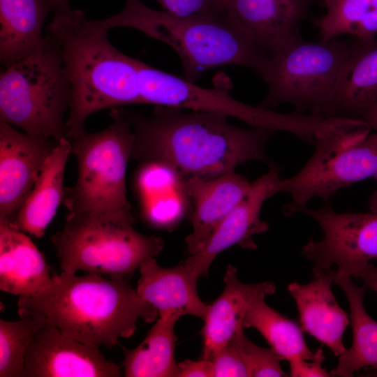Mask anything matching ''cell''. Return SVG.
<instances>
[{"label": "cell", "instance_id": "cell-36", "mask_svg": "<svg viewBox=\"0 0 377 377\" xmlns=\"http://www.w3.org/2000/svg\"><path fill=\"white\" fill-rule=\"evenodd\" d=\"M50 3L52 10H64L71 8L69 0H47Z\"/></svg>", "mask_w": 377, "mask_h": 377}, {"label": "cell", "instance_id": "cell-23", "mask_svg": "<svg viewBox=\"0 0 377 377\" xmlns=\"http://www.w3.org/2000/svg\"><path fill=\"white\" fill-rule=\"evenodd\" d=\"M72 145L67 138L60 140L47 158L38 177L16 219L13 228L41 237L62 204L64 176Z\"/></svg>", "mask_w": 377, "mask_h": 377}, {"label": "cell", "instance_id": "cell-10", "mask_svg": "<svg viewBox=\"0 0 377 377\" xmlns=\"http://www.w3.org/2000/svg\"><path fill=\"white\" fill-rule=\"evenodd\" d=\"M352 47V40L302 39L270 56L260 75L267 92L258 105L290 104L313 115L329 101Z\"/></svg>", "mask_w": 377, "mask_h": 377}, {"label": "cell", "instance_id": "cell-28", "mask_svg": "<svg viewBox=\"0 0 377 377\" xmlns=\"http://www.w3.org/2000/svg\"><path fill=\"white\" fill-rule=\"evenodd\" d=\"M326 13L316 21L320 40L343 35L360 39L377 34V0H320Z\"/></svg>", "mask_w": 377, "mask_h": 377}, {"label": "cell", "instance_id": "cell-32", "mask_svg": "<svg viewBox=\"0 0 377 377\" xmlns=\"http://www.w3.org/2000/svg\"><path fill=\"white\" fill-rule=\"evenodd\" d=\"M163 10L179 16L218 15L227 13L222 0H156Z\"/></svg>", "mask_w": 377, "mask_h": 377}, {"label": "cell", "instance_id": "cell-9", "mask_svg": "<svg viewBox=\"0 0 377 377\" xmlns=\"http://www.w3.org/2000/svg\"><path fill=\"white\" fill-rule=\"evenodd\" d=\"M141 104L213 112L237 118L252 127L284 131L313 144L325 128L323 118L294 111L283 114L242 103L232 98L228 86L205 88L177 75L138 62Z\"/></svg>", "mask_w": 377, "mask_h": 377}, {"label": "cell", "instance_id": "cell-34", "mask_svg": "<svg viewBox=\"0 0 377 377\" xmlns=\"http://www.w3.org/2000/svg\"><path fill=\"white\" fill-rule=\"evenodd\" d=\"M179 377H213V363L210 360H185L178 363Z\"/></svg>", "mask_w": 377, "mask_h": 377}, {"label": "cell", "instance_id": "cell-22", "mask_svg": "<svg viewBox=\"0 0 377 377\" xmlns=\"http://www.w3.org/2000/svg\"><path fill=\"white\" fill-rule=\"evenodd\" d=\"M44 255L27 233L0 219V288L13 295L34 296L52 282Z\"/></svg>", "mask_w": 377, "mask_h": 377}, {"label": "cell", "instance_id": "cell-35", "mask_svg": "<svg viewBox=\"0 0 377 377\" xmlns=\"http://www.w3.org/2000/svg\"><path fill=\"white\" fill-rule=\"evenodd\" d=\"M346 276H354L363 281L364 286L377 293V267L367 263L352 267Z\"/></svg>", "mask_w": 377, "mask_h": 377}, {"label": "cell", "instance_id": "cell-29", "mask_svg": "<svg viewBox=\"0 0 377 377\" xmlns=\"http://www.w3.org/2000/svg\"><path fill=\"white\" fill-rule=\"evenodd\" d=\"M17 321L0 319V377H21L28 348L36 332L45 326L40 320L20 317Z\"/></svg>", "mask_w": 377, "mask_h": 377}, {"label": "cell", "instance_id": "cell-18", "mask_svg": "<svg viewBox=\"0 0 377 377\" xmlns=\"http://www.w3.org/2000/svg\"><path fill=\"white\" fill-rule=\"evenodd\" d=\"M225 287L212 304L201 330L202 350L200 359L210 360L239 330L251 304L260 297L274 294L276 286L270 281L244 283L237 276V269L229 265L223 278Z\"/></svg>", "mask_w": 377, "mask_h": 377}, {"label": "cell", "instance_id": "cell-25", "mask_svg": "<svg viewBox=\"0 0 377 377\" xmlns=\"http://www.w3.org/2000/svg\"><path fill=\"white\" fill-rule=\"evenodd\" d=\"M327 272L346 296L353 329V343L339 356L337 366L330 373L331 376H353L355 371L364 367L377 371V322L364 306L366 286H357L351 276L339 275L332 269Z\"/></svg>", "mask_w": 377, "mask_h": 377}, {"label": "cell", "instance_id": "cell-6", "mask_svg": "<svg viewBox=\"0 0 377 377\" xmlns=\"http://www.w3.org/2000/svg\"><path fill=\"white\" fill-rule=\"evenodd\" d=\"M71 87L54 40L45 34L34 53L4 68L0 75V119L24 132L67 138L65 115Z\"/></svg>", "mask_w": 377, "mask_h": 377}, {"label": "cell", "instance_id": "cell-19", "mask_svg": "<svg viewBox=\"0 0 377 377\" xmlns=\"http://www.w3.org/2000/svg\"><path fill=\"white\" fill-rule=\"evenodd\" d=\"M141 164L135 185L142 218L154 228L170 230L191 214V205L185 190L184 177L162 162Z\"/></svg>", "mask_w": 377, "mask_h": 377}, {"label": "cell", "instance_id": "cell-24", "mask_svg": "<svg viewBox=\"0 0 377 377\" xmlns=\"http://www.w3.org/2000/svg\"><path fill=\"white\" fill-rule=\"evenodd\" d=\"M50 11L47 0H0V61L3 68L42 46L43 24Z\"/></svg>", "mask_w": 377, "mask_h": 377}, {"label": "cell", "instance_id": "cell-30", "mask_svg": "<svg viewBox=\"0 0 377 377\" xmlns=\"http://www.w3.org/2000/svg\"><path fill=\"white\" fill-rule=\"evenodd\" d=\"M244 329L239 330L212 359L213 377H249L243 349Z\"/></svg>", "mask_w": 377, "mask_h": 377}, {"label": "cell", "instance_id": "cell-38", "mask_svg": "<svg viewBox=\"0 0 377 377\" xmlns=\"http://www.w3.org/2000/svg\"><path fill=\"white\" fill-rule=\"evenodd\" d=\"M367 124L375 131L377 133V114L371 118L367 123Z\"/></svg>", "mask_w": 377, "mask_h": 377}, {"label": "cell", "instance_id": "cell-33", "mask_svg": "<svg viewBox=\"0 0 377 377\" xmlns=\"http://www.w3.org/2000/svg\"><path fill=\"white\" fill-rule=\"evenodd\" d=\"M325 360L324 351L318 348L313 360H297L289 362L290 376L292 377H328L330 374L322 367Z\"/></svg>", "mask_w": 377, "mask_h": 377}, {"label": "cell", "instance_id": "cell-13", "mask_svg": "<svg viewBox=\"0 0 377 377\" xmlns=\"http://www.w3.org/2000/svg\"><path fill=\"white\" fill-rule=\"evenodd\" d=\"M281 170L270 162L269 170L251 183L247 195L216 227L206 245L182 262L196 279L207 276L214 258L230 246L257 249L253 236L269 229L267 223L260 219V212L265 201L275 195Z\"/></svg>", "mask_w": 377, "mask_h": 377}, {"label": "cell", "instance_id": "cell-3", "mask_svg": "<svg viewBox=\"0 0 377 377\" xmlns=\"http://www.w3.org/2000/svg\"><path fill=\"white\" fill-rule=\"evenodd\" d=\"M46 34L57 45L71 87L67 139L82 131L91 114L106 108L141 104L138 61L113 47L110 30L71 8L54 11Z\"/></svg>", "mask_w": 377, "mask_h": 377}, {"label": "cell", "instance_id": "cell-20", "mask_svg": "<svg viewBox=\"0 0 377 377\" xmlns=\"http://www.w3.org/2000/svg\"><path fill=\"white\" fill-rule=\"evenodd\" d=\"M139 269L140 276L136 292L158 311L159 317L175 313L204 320L208 304L198 295V279L182 263L175 267H163L157 264L155 258H151L145 261Z\"/></svg>", "mask_w": 377, "mask_h": 377}, {"label": "cell", "instance_id": "cell-26", "mask_svg": "<svg viewBox=\"0 0 377 377\" xmlns=\"http://www.w3.org/2000/svg\"><path fill=\"white\" fill-rule=\"evenodd\" d=\"M180 316L172 313L159 317L144 340L131 350L122 346L126 377H179L175 358V325Z\"/></svg>", "mask_w": 377, "mask_h": 377}, {"label": "cell", "instance_id": "cell-5", "mask_svg": "<svg viewBox=\"0 0 377 377\" xmlns=\"http://www.w3.org/2000/svg\"><path fill=\"white\" fill-rule=\"evenodd\" d=\"M112 122L105 129H84L70 140L77 162L73 186L64 188L66 216L110 219L134 223L127 198L126 170L133 158L135 135L121 108L110 111Z\"/></svg>", "mask_w": 377, "mask_h": 377}, {"label": "cell", "instance_id": "cell-17", "mask_svg": "<svg viewBox=\"0 0 377 377\" xmlns=\"http://www.w3.org/2000/svg\"><path fill=\"white\" fill-rule=\"evenodd\" d=\"M251 183L235 171L210 178H184L192 231L185 238L188 255L207 243L221 221L247 195Z\"/></svg>", "mask_w": 377, "mask_h": 377}, {"label": "cell", "instance_id": "cell-14", "mask_svg": "<svg viewBox=\"0 0 377 377\" xmlns=\"http://www.w3.org/2000/svg\"><path fill=\"white\" fill-rule=\"evenodd\" d=\"M120 367L99 348L64 336L45 325L36 334L26 353L21 377H119Z\"/></svg>", "mask_w": 377, "mask_h": 377}, {"label": "cell", "instance_id": "cell-21", "mask_svg": "<svg viewBox=\"0 0 377 377\" xmlns=\"http://www.w3.org/2000/svg\"><path fill=\"white\" fill-rule=\"evenodd\" d=\"M332 283L325 271L307 284L290 283L288 290L295 299L302 329L339 357L346 349L342 337L349 318L332 293Z\"/></svg>", "mask_w": 377, "mask_h": 377}, {"label": "cell", "instance_id": "cell-31", "mask_svg": "<svg viewBox=\"0 0 377 377\" xmlns=\"http://www.w3.org/2000/svg\"><path fill=\"white\" fill-rule=\"evenodd\" d=\"M242 349L251 377L288 376L281 367V360L272 348L258 346L244 335Z\"/></svg>", "mask_w": 377, "mask_h": 377}, {"label": "cell", "instance_id": "cell-27", "mask_svg": "<svg viewBox=\"0 0 377 377\" xmlns=\"http://www.w3.org/2000/svg\"><path fill=\"white\" fill-rule=\"evenodd\" d=\"M244 328H256L281 360H313L314 353L308 347L302 329L297 323L268 306L265 297L256 300L248 309L243 321Z\"/></svg>", "mask_w": 377, "mask_h": 377}, {"label": "cell", "instance_id": "cell-1", "mask_svg": "<svg viewBox=\"0 0 377 377\" xmlns=\"http://www.w3.org/2000/svg\"><path fill=\"white\" fill-rule=\"evenodd\" d=\"M135 135L133 158L157 161L184 177L210 178L247 162L267 163L266 145L275 131L232 125L227 116L155 106L149 115L121 108Z\"/></svg>", "mask_w": 377, "mask_h": 377}, {"label": "cell", "instance_id": "cell-37", "mask_svg": "<svg viewBox=\"0 0 377 377\" xmlns=\"http://www.w3.org/2000/svg\"><path fill=\"white\" fill-rule=\"evenodd\" d=\"M369 207L371 211L377 212V189L369 198Z\"/></svg>", "mask_w": 377, "mask_h": 377}, {"label": "cell", "instance_id": "cell-11", "mask_svg": "<svg viewBox=\"0 0 377 377\" xmlns=\"http://www.w3.org/2000/svg\"><path fill=\"white\" fill-rule=\"evenodd\" d=\"M299 212L313 219L323 232L322 239L311 238L302 249L313 263V276L332 265L346 276L352 267L377 259V212L339 213L326 205L317 209L306 206Z\"/></svg>", "mask_w": 377, "mask_h": 377}, {"label": "cell", "instance_id": "cell-7", "mask_svg": "<svg viewBox=\"0 0 377 377\" xmlns=\"http://www.w3.org/2000/svg\"><path fill=\"white\" fill-rule=\"evenodd\" d=\"M133 224L110 219L65 217L50 237L62 272L127 280L147 260L162 251L161 237L138 232Z\"/></svg>", "mask_w": 377, "mask_h": 377}, {"label": "cell", "instance_id": "cell-12", "mask_svg": "<svg viewBox=\"0 0 377 377\" xmlns=\"http://www.w3.org/2000/svg\"><path fill=\"white\" fill-rule=\"evenodd\" d=\"M58 142L19 132L0 119V219L15 221Z\"/></svg>", "mask_w": 377, "mask_h": 377}, {"label": "cell", "instance_id": "cell-8", "mask_svg": "<svg viewBox=\"0 0 377 377\" xmlns=\"http://www.w3.org/2000/svg\"><path fill=\"white\" fill-rule=\"evenodd\" d=\"M368 124L318 135L315 150L302 168L280 178L275 194L286 192L291 201L283 207L286 216L299 212L313 198L327 202L342 188L377 179V133Z\"/></svg>", "mask_w": 377, "mask_h": 377}, {"label": "cell", "instance_id": "cell-4", "mask_svg": "<svg viewBox=\"0 0 377 377\" xmlns=\"http://www.w3.org/2000/svg\"><path fill=\"white\" fill-rule=\"evenodd\" d=\"M101 22L109 30L130 27L168 45L179 55L185 78L193 82L209 69L228 65L248 67L260 76L269 57L228 11L179 16L151 9L140 0H126L119 13Z\"/></svg>", "mask_w": 377, "mask_h": 377}, {"label": "cell", "instance_id": "cell-2", "mask_svg": "<svg viewBox=\"0 0 377 377\" xmlns=\"http://www.w3.org/2000/svg\"><path fill=\"white\" fill-rule=\"evenodd\" d=\"M17 311L96 348L120 345L119 338L131 337L140 319L153 323L158 315L127 280L64 272L54 274L38 294L19 297Z\"/></svg>", "mask_w": 377, "mask_h": 377}, {"label": "cell", "instance_id": "cell-16", "mask_svg": "<svg viewBox=\"0 0 377 377\" xmlns=\"http://www.w3.org/2000/svg\"><path fill=\"white\" fill-rule=\"evenodd\" d=\"M351 52L327 103L313 115L367 122L377 114V38L353 37Z\"/></svg>", "mask_w": 377, "mask_h": 377}, {"label": "cell", "instance_id": "cell-15", "mask_svg": "<svg viewBox=\"0 0 377 377\" xmlns=\"http://www.w3.org/2000/svg\"><path fill=\"white\" fill-rule=\"evenodd\" d=\"M236 22L269 57L302 40L300 27L320 0H222Z\"/></svg>", "mask_w": 377, "mask_h": 377}]
</instances>
